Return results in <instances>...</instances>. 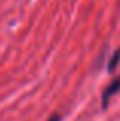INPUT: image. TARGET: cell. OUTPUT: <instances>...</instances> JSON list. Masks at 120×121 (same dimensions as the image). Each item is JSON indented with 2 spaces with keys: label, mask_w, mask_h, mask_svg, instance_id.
Wrapping results in <instances>:
<instances>
[{
  "label": "cell",
  "mask_w": 120,
  "mask_h": 121,
  "mask_svg": "<svg viewBox=\"0 0 120 121\" xmlns=\"http://www.w3.org/2000/svg\"><path fill=\"white\" fill-rule=\"evenodd\" d=\"M119 91H120V75L108 86V87H105V91H103V94H102V107H103V109L108 106L111 97H112V95H115Z\"/></svg>",
  "instance_id": "1"
},
{
  "label": "cell",
  "mask_w": 120,
  "mask_h": 121,
  "mask_svg": "<svg viewBox=\"0 0 120 121\" xmlns=\"http://www.w3.org/2000/svg\"><path fill=\"white\" fill-rule=\"evenodd\" d=\"M60 120H62V117H60L59 113H54V115H52V117H51V118H49L48 121H60Z\"/></svg>",
  "instance_id": "3"
},
{
  "label": "cell",
  "mask_w": 120,
  "mask_h": 121,
  "mask_svg": "<svg viewBox=\"0 0 120 121\" xmlns=\"http://www.w3.org/2000/svg\"><path fill=\"white\" fill-rule=\"evenodd\" d=\"M119 61H120V49H117L114 52V55H112V58L109 60V65H108V71L109 72H112L115 69V66L119 65Z\"/></svg>",
  "instance_id": "2"
}]
</instances>
